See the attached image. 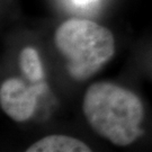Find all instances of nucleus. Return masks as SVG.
I'll use <instances>...</instances> for the list:
<instances>
[{
  "label": "nucleus",
  "instance_id": "obj_1",
  "mask_svg": "<svg viewBox=\"0 0 152 152\" xmlns=\"http://www.w3.org/2000/svg\"><path fill=\"white\" fill-rule=\"evenodd\" d=\"M82 109L92 130L115 145H130L142 135L144 109L131 90L109 82H96L85 92Z\"/></svg>",
  "mask_w": 152,
  "mask_h": 152
},
{
  "label": "nucleus",
  "instance_id": "obj_2",
  "mask_svg": "<svg viewBox=\"0 0 152 152\" xmlns=\"http://www.w3.org/2000/svg\"><path fill=\"white\" fill-rule=\"evenodd\" d=\"M54 41L68 60L70 76L78 80L91 77L115 52L110 31L88 19L72 18L62 23L55 32Z\"/></svg>",
  "mask_w": 152,
  "mask_h": 152
},
{
  "label": "nucleus",
  "instance_id": "obj_3",
  "mask_svg": "<svg viewBox=\"0 0 152 152\" xmlns=\"http://www.w3.org/2000/svg\"><path fill=\"white\" fill-rule=\"evenodd\" d=\"M39 86L31 87L19 79L10 78L1 83V109L16 122H25L32 117L37 105Z\"/></svg>",
  "mask_w": 152,
  "mask_h": 152
},
{
  "label": "nucleus",
  "instance_id": "obj_4",
  "mask_svg": "<svg viewBox=\"0 0 152 152\" xmlns=\"http://www.w3.org/2000/svg\"><path fill=\"white\" fill-rule=\"evenodd\" d=\"M91 149L79 139L68 135H49L39 139L26 152H90Z\"/></svg>",
  "mask_w": 152,
  "mask_h": 152
},
{
  "label": "nucleus",
  "instance_id": "obj_5",
  "mask_svg": "<svg viewBox=\"0 0 152 152\" xmlns=\"http://www.w3.org/2000/svg\"><path fill=\"white\" fill-rule=\"evenodd\" d=\"M19 63L23 73L31 81H39L43 78V66L37 51L33 48H25L19 55Z\"/></svg>",
  "mask_w": 152,
  "mask_h": 152
},
{
  "label": "nucleus",
  "instance_id": "obj_6",
  "mask_svg": "<svg viewBox=\"0 0 152 152\" xmlns=\"http://www.w3.org/2000/svg\"><path fill=\"white\" fill-rule=\"evenodd\" d=\"M94 0H75V2H76L77 5L79 6H85V5H88V4H91Z\"/></svg>",
  "mask_w": 152,
  "mask_h": 152
}]
</instances>
